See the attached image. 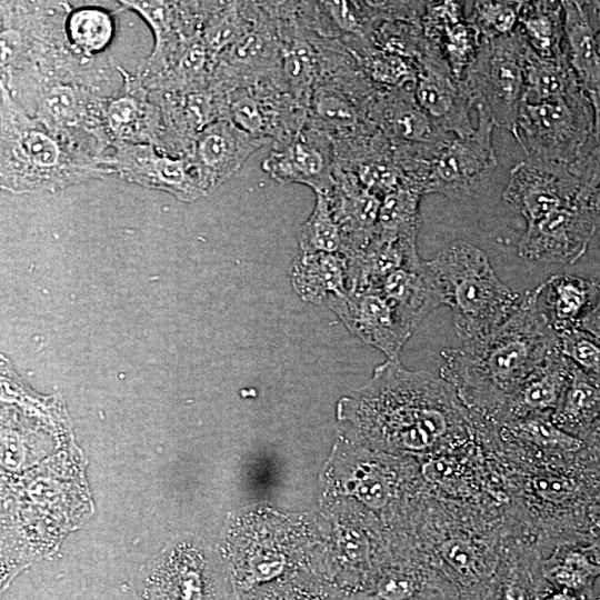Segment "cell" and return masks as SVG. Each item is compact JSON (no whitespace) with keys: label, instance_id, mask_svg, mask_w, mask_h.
<instances>
[{"label":"cell","instance_id":"6da1fadb","mask_svg":"<svg viewBox=\"0 0 600 600\" xmlns=\"http://www.w3.org/2000/svg\"><path fill=\"white\" fill-rule=\"evenodd\" d=\"M458 397L443 378L387 359L367 386L341 400L338 411L364 439L417 452L467 432L468 414Z\"/></svg>","mask_w":600,"mask_h":600},{"label":"cell","instance_id":"7a4b0ae2","mask_svg":"<svg viewBox=\"0 0 600 600\" xmlns=\"http://www.w3.org/2000/svg\"><path fill=\"white\" fill-rule=\"evenodd\" d=\"M558 351V334L534 288L526 291L514 313L490 334L443 349L440 376L467 403L499 418L507 397Z\"/></svg>","mask_w":600,"mask_h":600},{"label":"cell","instance_id":"3957f363","mask_svg":"<svg viewBox=\"0 0 600 600\" xmlns=\"http://www.w3.org/2000/svg\"><path fill=\"white\" fill-rule=\"evenodd\" d=\"M0 184L14 193L52 191L112 174L96 158L30 117L0 82Z\"/></svg>","mask_w":600,"mask_h":600},{"label":"cell","instance_id":"277c9868","mask_svg":"<svg viewBox=\"0 0 600 600\" xmlns=\"http://www.w3.org/2000/svg\"><path fill=\"white\" fill-rule=\"evenodd\" d=\"M429 263L438 276L462 344L490 334L521 302L522 297L499 279L487 253L473 243L451 242Z\"/></svg>","mask_w":600,"mask_h":600},{"label":"cell","instance_id":"5b68a950","mask_svg":"<svg viewBox=\"0 0 600 600\" xmlns=\"http://www.w3.org/2000/svg\"><path fill=\"white\" fill-rule=\"evenodd\" d=\"M0 82L50 132L96 158L107 159L111 149L103 119L107 97L80 82L30 71L11 73Z\"/></svg>","mask_w":600,"mask_h":600},{"label":"cell","instance_id":"8992f818","mask_svg":"<svg viewBox=\"0 0 600 600\" xmlns=\"http://www.w3.org/2000/svg\"><path fill=\"white\" fill-rule=\"evenodd\" d=\"M594 111L584 93L522 101L512 136L526 158L570 166L592 134Z\"/></svg>","mask_w":600,"mask_h":600},{"label":"cell","instance_id":"52a82bcc","mask_svg":"<svg viewBox=\"0 0 600 600\" xmlns=\"http://www.w3.org/2000/svg\"><path fill=\"white\" fill-rule=\"evenodd\" d=\"M66 1H1V77L32 69L69 52Z\"/></svg>","mask_w":600,"mask_h":600},{"label":"cell","instance_id":"ba28073f","mask_svg":"<svg viewBox=\"0 0 600 600\" xmlns=\"http://www.w3.org/2000/svg\"><path fill=\"white\" fill-rule=\"evenodd\" d=\"M527 42L516 31L481 40L479 51L462 80L474 108H481L496 127L512 132L523 99V63Z\"/></svg>","mask_w":600,"mask_h":600},{"label":"cell","instance_id":"9c48e42d","mask_svg":"<svg viewBox=\"0 0 600 600\" xmlns=\"http://www.w3.org/2000/svg\"><path fill=\"white\" fill-rule=\"evenodd\" d=\"M478 122L468 137H451L431 157L422 193H438L450 200L474 196L496 169L498 161L492 143L496 127L488 114L476 108Z\"/></svg>","mask_w":600,"mask_h":600},{"label":"cell","instance_id":"30bf717a","mask_svg":"<svg viewBox=\"0 0 600 600\" xmlns=\"http://www.w3.org/2000/svg\"><path fill=\"white\" fill-rule=\"evenodd\" d=\"M217 6V1H118L119 12L134 11L153 33L152 51L137 73L146 88L167 69L183 43L201 32Z\"/></svg>","mask_w":600,"mask_h":600},{"label":"cell","instance_id":"8fae6325","mask_svg":"<svg viewBox=\"0 0 600 600\" xmlns=\"http://www.w3.org/2000/svg\"><path fill=\"white\" fill-rule=\"evenodd\" d=\"M502 198L527 224L562 207L589 202L569 166L533 158H526L511 168Z\"/></svg>","mask_w":600,"mask_h":600},{"label":"cell","instance_id":"7c38bea8","mask_svg":"<svg viewBox=\"0 0 600 600\" xmlns=\"http://www.w3.org/2000/svg\"><path fill=\"white\" fill-rule=\"evenodd\" d=\"M600 226V216L581 201L527 224L517 252L522 259L571 266L580 260Z\"/></svg>","mask_w":600,"mask_h":600},{"label":"cell","instance_id":"4fadbf2b","mask_svg":"<svg viewBox=\"0 0 600 600\" xmlns=\"http://www.w3.org/2000/svg\"><path fill=\"white\" fill-rule=\"evenodd\" d=\"M327 304L353 336L387 359H400L416 330L378 288L348 290Z\"/></svg>","mask_w":600,"mask_h":600},{"label":"cell","instance_id":"5bb4252c","mask_svg":"<svg viewBox=\"0 0 600 600\" xmlns=\"http://www.w3.org/2000/svg\"><path fill=\"white\" fill-rule=\"evenodd\" d=\"M107 164L129 182L169 192L183 201L208 193L190 158L169 156L153 144H118L108 154Z\"/></svg>","mask_w":600,"mask_h":600},{"label":"cell","instance_id":"9a60e30c","mask_svg":"<svg viewBox=\"0 0 600 600\" xmlns=\"http://www.w3.org/2000/svg\"><path fill=\"white\" fill-rule=\"evenodd\" d=\"M357 77L348 73L340 79H320L308 100L309 128L327 136L352 139L371 133L377 127L369 119V107L377 90L370 84L360 87Z\"/></svg>","mask_w":600,"mask_h":600},{"label":"cell","instance_id":"2e32d148","mask_svg":"<svg viewBox=\"0 0 600 600\" xmlns=\"http://www.w3.org/2000/svg\"><path fill=\"white\" fill-rule=\"evenodd\" d=\"M414 97L442 131L458 138L474 132L470 118L474 101L463 80L451 73L440 49L434 44L417 64Z\"/></svg>","mask_w":600,"mask_h":600},{"label":"cell","instance_id":"e0dca14e","mask_svg":"<svg viewBox=\"0 0 600 600\" xmlns=\"http://www.w3.org/2000/svg\"><path fill=\"white\" fill-rule=\"evenodd\" d=\"M262 169L279 182L306 184L316 194L329 197L336 184L333 143L309 127L301 129L273 142V149L262 161Z\"/></svg>","mask_w":600,"mask_h":600},{"label":"cell","instance_id":"ac0fdd59","mask_svg":"<svg viewBox=\"0 0 600 600\" xmlns=\"http://www.w3.org/2000/svg\"><path fill=\"white\" fill-rule=\"evenodd\" d=\"M137 600H216V589L201 554L178 546L141 573Z\"/></svg>","mask_w":600,"mask_h":600},{"label":"cell","instance_id":"d6986e66","mask_svg":"<svg viewBox=\"0 0 600 600\" xmlns=\"http://www.w3.org/2000/svg\"><path fill=\"white\" fill-rule=\"evenodd\" d=\"M122 87L104 100L103 119L111 149L118 144H153L162 138L158 104L137 76L119 64Z\"/></svg>","mask_w":600,"mask_h":600},{"label":"cell","instance_id":"ffe728a7","mask_svg":"<svg viewBox=\"0 0 600 600\" xmlns=\"http://www.w3.org/2000/svg\"><path fill=\"white\" fill-rule=\"evenodd\" d=\"M272 142L238 128L228 118L207 126L194 139L188 156L210 192L232 177L263 146Z\"/></svg>","mask_w":600,"mask_h":600},{"label":"cell","instance_id":"44dd1931","mask_svg":"<svg viewBox=\"0 0 600 600\" xmlns=\"http://www.w3.org/2000/svg\"><path fill=\"white\" fill-rule=\"evenodd\" d=\"M369 119L393 147L439 143L450 137L439 129L418 103L414 84L374 92Z\"/></svg>","mask_w":600,"mask_h":600},{"label":"cell","instance_id":"7402d4cb","mask_svg":"<svg viewBox=\"0 0 600 600\" xmlns=\"http://www.w3.org/2000/svg\"><path fill=\"white\" fill-rule=\"evenodd\" d=\"M414 328L436 308L444 304L437 273L429 260H418L389 274L378 287Z\"/></svg>","mask_w":600,"mask_h":600},{"label":"cell","instance_id":"603a6c76","mask_svg":"<svg viewBox=\"0 0 600 600\" xmlns=\"http://www.w3.org/2000/svg\"><path fill=\"white\" fill-rule=\"evenodd\" d=\"M571 362L560 351L552 354L506 399L499 419L523 418L556 410L570 376Z\"/></svg>","mask_w":600,"mask_h":600},{"label":"cell","instance_id":"cb8c5ba5","mask_svg":"<svg viewBox=\"0 0 600 600\" xmlns=\"http://www.w3.org/2000/svg\"><path fill=\"white\" fill-rule=\"evenodd\" d=\"M536 288L539 306L558 334L580 327L600 292V278L560 273L549 277Z\"/></svg>","mask_w":600,"mask_h":600},{"label":"cell","instance_id":"d4e9b609","mask_svg":"<svg viewBox=\"0 0 600 600\" xmlns=\"http://www.w3.org/2000/svg\"><path fill=\"white\" fill-rule=\"evenodd\" d=\"M564 17V52L589 98L600 112V54L582 1H561Z\"/></svg>","mask_w":600,"mask_h":600},{"label":"cell","instance_id":"484cf974","mask_svg":"<svg viewBox=\"0 0 600 600\" xmlns=\"http://www.w3.org/2000/svg\"><path fill=\"white\" fill-rule=\"evenodd\" d=\"M291 286L302 301L321 304L348 291L347 263L341 253H301L290 271Z\"/></svg>","mask_w":600,"mask_h":600},{"label":"cell","instance_id":"4316f807","mask_svg":"<svg viewBox=\"0 0 600 600\" xmlns=\"http://www.w3.org/2000/svg\"><path fill=\"white\" fill-rule=\"evenodd\" d=\"M600 417V379L571 362L570 376L560 401L552 412L562 430L583 439Z\"/></svg>","mask_w":600,"mask_h":600},{"label":"cell","instance_id":"83f0119b","mask_svg":"<svg viewBox=\"0 0 600 600\" xmlns=\"http://www.w3.org/2000/svg\"><path fill=\"white\" fill-rule=\"evenodd\" d=\"M526 41V40H524ZM583 91L566 52L540 56L528 44L523 63V99L539 102Z\"/></svg>","mask_w":600,"mask_h":600},{"label":"cell","instance_id":"f1b7e54d","mask_svg":"<svg viewBox=\"0 0 600 600\" xmlns=\"http://www.w3.org/2000/svg\"><path fill=\"white\" fill-rule=\"evenodd\" d=\"M118 12V9L98 4L72 7L66 20V36L71 49L88 59L100 58L114 39V14Z\"/></svg>","mask_w":600,"mask_h":600},{"label":"cell","instance_id":"f546056e","mask_svg":"<svg viewBox=\"0 0 600 600\" xmlns=\"http://www.w3.org/2000/svg\"><path fill=\"white\" fill-rule=\"evenodd\" d=\"M517 30L538 54L564 52V17L561 1H522Z\"/></svg>","mask_w":600,"mask_h":600},{"label":"cell","instance_id":"4dcf8cb0","mask_svg":"<svg viewBox=\"0 0 600 600\" xmlns=\"http://www.w3.org/2000/svg\"><path fill=\"white\" fill-rule=\"evenodd\" d=\"M264 16L260 6L253 2H219L201 30L202 39L210 52L218 57Z\"/></svg>","mask_w":600,"mask_h":600},{"label":"cell","instance_id":"1f68e13d","mask_svg":"<svg viewBox=\"0 0 600 600\" xmlns=\"http://www.w3.org/2000/svg\"><path fill=\"white\" fill-rule=\"evenodd\" d=\"M422 194L402 183L381 199L376 234L381 238L418 239Z\"/></svg>","mask_w":600,"mask_h":600},{"label":"cell","instance_id":"d6a6232c","mask_svg":"<svg viewBox=\"0 0 600 600\" xmlns=\"http://www.w3.org/2000/svg\"><path fill=\"white\" fill-rule=\"evenodd\" d=\"M503 423L511 436L544 449L564 453H577L584 449L583 440L558 427L551 413L527 416Z\"/></svg>","mask_w":600,"mask_h":600},{"label":"cell","instance_id":"836d02e7","mask_svg":"<svg viewBox=\"0 0 600 600\" xmlns=\"http://www.w3.org/2000/svg\"><path fill=\"white\" fill-rule=\"evenodd\" d=\"M298 243L301 253H341L343 233L326 196L316 194L313 210L298 233Z\"/></svg>","mask_w":600,"mask_h":600},{"label":"cell","instance_id":"e575fe53","mask_svg":"<svg viewBox=\"0 0 600 600\" xmlns=\"http://www.w3.org/2000/svg\"><path fill=\"white\" fill-rule=\"evenodd\" d=\"M457 79H462L464 72L474 60L481 36L468 16L444 27L433 41Z\"/></svg>","mask_w":600,"mask_h":600},{"label":"cell","instance_id":"d590c367","mask_svg":"<svg viewBox=\"0 0 600 600\" xmlns=\"http://www.w3.org/2000/svg\"><path fill=\"white\" fill-rule=\"evenodd\" d=\"M522 1H473L469 20L477 27L481 40L513 33L518 26Z\"/></svg>","mask_w":600,"mask_h":600},{"label":"cell","instance_id":"8d00e7d4","mask_svg":"<svg viewBox=\"0 0 600 600\" xmlns=\"http://www.w3.org/2000/svg\"><path fill=\"white\" fill-rule=\"evenodd\" d=\"M547 574L563 589L578 592L588 589L592 580L600 576V563L582 551L569 550L548 569Z\"/></svg>","mask_w":600,"mask_h":600},{"label":"cell","instance_id":"74e56055","mask_svg":"<svg viewBox=\"0 0 600 600\" xmlns=\"http://www.w3.org/2000/svg\"><path fill=\"white\" fill-rule=\"evenodd\" d=\"M560 353L584 372L600 379V340L576 328L558 333Z\"/></svg>","mask_w":600,"mask_h":600},{"label":"cell","instance_id":"f35d334b","mask_svg":"<svg viewBox=\"0 0 600 600\" xmlns=\"http://www.w3.org/2000/svg\"><path fill=\"white\" fill-rule=\"evenodd\" d=\"M571 173L578 179L583 193L589 199L600 184V112L594 113L592 134L569 166Z\"/></svg>","mask_w":600,"mask_h":600},{"label":"cell","instance_id":"ab89813d","mask_svg":"<svg viewBox=\"0 0 600 600\" xmlns=\"http://www.w3.org/2000/svg\"><path fill=\"white\" fill-rule=\"evenodd\" d=\"M447 563L459 574L473 577L479 573V557L476 547L467 539L451 538L441 546Z\"/></svg>","mask_w":600,"mask_h":600},{"label":"cell","instance_id":"60d3db41","mask_svg":"<svg viewBox=\"0 0 600 600\" xmlns=\"http://www.w3.org/2000/svg\"><path fill=\"white\" fill-rule=\"evenodd\" d=\"M333 23L341 30L354 32L361 29L357 6L346 1H327L319 3Z\"/></svg>","mask_w":600,"mask_h":600},{"label":"cell","instance_id":"b9f144b4","mask_svg":"<svg viewBox=\"0 0 600 600\" xmlns=\"http://www.w3.org/2000/svg\"><path fill=\"white\" fill-rule=\"evenodd\" d=\"M414 591V583L407 574L389 573L379 582L378 593L384 600H403Z\"/></svg>","mask_w":600,"mask_h":600},{"label":"cell","instance_id":"7bdbcfd3","mask_svg":"<svg viewBox=\"0 0 600 600\" xmlns=\"http://www.w3.org/2000/svg\"><path fill=\"white\" fill-rule=\"evenodd\" d=\"M580 329L600 340V292L580 322Z\"/></svg>","mask_w":600,"mask_h":600},{"label":"cell","instance_id":"ee69618b","mask_svg":"<svg viewBox=\"0 0 600 600\" xmlns=\"http://www.w3.org/2000/svg\"><path fill=\"white\" fill-rule=\"evenodd\" d=\"M584 9L594 32L596 44L600 54V1H586Z\"/></svg>","mask_w":600,"mask_h":600},{"label":"cell","instance_id":"f6af8a7d","mask_svg":"<svg viewBox=\"0 0 600 600\" xmlns=\"http://www.w3.org/2000/svg\"><path fill=\"white\" fill-rule=\"evenodd\" d=\"M500 600H528V594L521 586L511 582L503 588Z\"/></svg>","mask_w":600,"mask_h":600},{"label":"cell","instance_id":"bcb514c9","mask_svg":"<svg viewBox=\"0 0 600 600\" xmlns=\"http://www.w3.org/2000/svg\"><path fill=\"white\" fill-rule=\"evenodd\" d=\"M582 440L584 442V447H590L600 452V417Z\"/></svg>","mask_w":600,"mask_h":600},{"label":"cell","instance_id":"7dc6e473","mask_svg":"<svg viewBox=\"0 0 600 600\" xmlns=\"http://www.w3.org/2000/svg\"><path fill=\"white\" fill-rule=\"evenodd\" d=\"M544 600H580V599L574 594L573 591H570L568 589H562L561 591L551 593Z\"/></svg>","mask_w":600,"mask_h":600},{"label":"cell","instance_id":"c3c4849f","mask_svg":"<svg viewBox=\"0 0 600 600\" xmlns=\"http://www.w3.org/2000/svg\"><path fill=\"white\" fill-rule=\"evenodd\" d=\"M590 208L600 216V184L593 190L589 198Z\"/></svg>","mask_w":600,"mask_h":600},{"label":"cell","instance_id":"681fc988","mask_svg":"<svg viewBox=\"0 0 600 600\" xmlns=\"http://www.w3.org/2000/svg\"><path fill=\"white\" fill-rule=\"evenodd\" d=\"M597 600H600V594H599V597L597 598Z\"/></svg>","mask_w":600,"mask_h":600}]
</instances>
